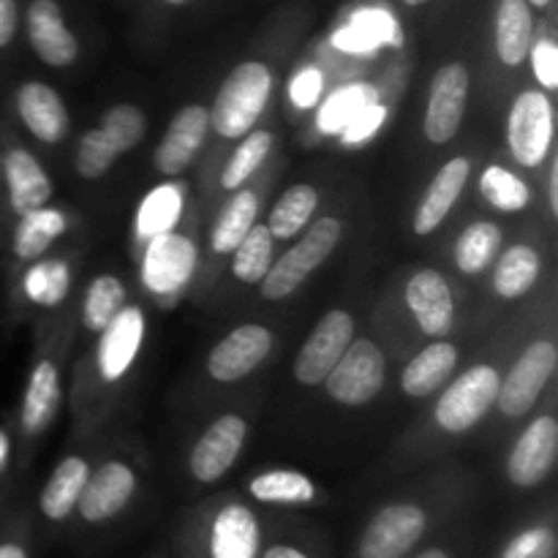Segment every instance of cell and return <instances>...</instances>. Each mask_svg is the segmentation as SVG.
<instances>
[{
	"label": "cell",
	"mask_w": 558,
	"mask_h": 558,
	"mask_svg": "<svg viewBox=\"0 0 558 558\" xmlns=\"http://www.w3.org/2000/svg\"><path fill=\"white\" fill-rule=\"evenodd\" d=\"M272 90V74L259 60H245L223 80L216 101H213L210 125L223 140H238L254 131L256 120L267 107Z\"/></svg>",
	"instance_id": "1"
},
{
	"label": "cell",
	"mask_w": 558,
	"mask_h": 558,
	"mask_svg": "<svg viewBox=\"0 0 558 558\" xmlns=\"http://www.w3.org/2000/svg\"><path fill=\"white\" fill-rule=\"evenodd\" d=\"M343 227L338 218L325 216L319 221L311 223L305 229V234L300 238L298 245L287 251L276 265H270L267 276L262 278V294L267 300H283L305 283V278L316 270L319 265H325L327 256L336 251V245L341 243Z\"/></svg>",
	"instance_id": "2"
},
{
	"label": "cell",
	"mask_w": 558,
	"mask_h": 558,
	"mask_svg": "<svg viewBox=\"0 0 558 558\" xmlns=\"http://www.w3.org/2000/svg\"><path fill=\"white\" fill-rule=\"evenodd\" d=\"M428 534V512L412 501L387 505L371 518L357 543V558H407Z\"/></svg>",
	"instance_id": "3"
},
{
	"label": "cell",
	"mask_w": 558,
	"mask_h": 558,
	"mask_svg": "<svg viewBox=\"0 0 558 558\" xmlns=\"http://www.w3.org/2000/svg\"><path fill=\"white\" fill-rule=\"evenodd\" d=\"M325 381L332 401L343 407H363L385 387V354L368 338H352Z\"/></svg>",
	"instance_id": "4"
},
{
	"label": "cell",
	"mask_w": 558,
	"mask_h": 558,
	"mask_svg": "<svg viewBox=\"0 0 558 558\" xmlns=\"http://www.w3.org/2000/svg\"><path fill=\"white\" fill-rule=\"evenodd\" d=\"M501 376L490 365H477L458 376L436 403V423L450 434H463L488 414L499 396Z\"/></svg>",
	"instance_id": "5"
},
{
	"label": "cell",
	"mask_w": 558,
	"mask_h": 558,
	"mask_svg": "<svg viewBox=\"0 0 558 558\" xmlns=\"http://www.w3.org/2000/svg\"><path fill=\"white\" fill-rule=\"evenodd\" d=\"M507 142H510L512 158L521 167L534 169L545 161L554 142V107L545 93L526 90L512 101Z\"/></svg>",
	"instance_id": "6"
},
{
	"label": "cell",
	"mask_w": 558,
	"mask_h": 558,
	"mask_svg": "<svg viewBox=\"0 0 558 558\" xmlns=\"http://www.w3.org/2000/svg\"><path fill=\"white\" fill-rule=\"evenodd\" d=\"M558 352L550 341H534L521 357L515 360V365L510 368L507 379H501L499 403L501 412L507 417H523L529 409L537 403L539 392L545 390V385L550 381V376L556 374Z\"/></svg>",
	"instance_id": "7"
},
{
	"label": "cell",
	"mask_w": 558,
	"mask_h": 558,
	"mask_svg": "<svg viewBox=\"0 0 558 558\" xmlns=\"http://www.w3.org/2000/svg\"><path fill=\"white\" fill-rule=\"evenodd\" d=\"M354 338V319L347 311H330L322 316L294 360V376L303 385H319L327 379L332 365L347 352L349 341Z\"/></svg>",
	"instance_id": "8"
},
{
	"label": "cell",
	"mask_w": 558,
	"mask_h": 558,
	"mask_svg": "<svg viewBox=\"0 0 558 558\" xmlns=\"http://www.w3.org/2000/svg\"><path fill=\"white\" fill-rule=\"evenodd\" d=\"M469 98V71L463 63H447L436 71L425 109V136L434 145H445L461 129Z\"/></svg>",
	"instance_id": "9"
},
{
	"label": "cell",
	"mask_w": 558,
	"mask_h": 558,
	"mask_svg": "<svg viewBox=\"0 0 558 558\" xmlns=\"http://www.w3.org/2000/svg\"><path fill=\"white\" fill-rule=\"evenodd\" d=\"M558 456V423L554 417H539L523 430L521 439L507 458V477L518 488H537L554 472Z\"/></svg>",
	"instance_id": "10"
},
{
	"label": "cell",
	"mask_w": 558,
	"mask_h": 558,
	"mask_svg": "<svg viewBox=\"0 0 558 558\" xmlns=\"http://www.w3.org/2000/svg\"><path fill=\"white\" fill-rule=\"evenodd\" d=\"M245 434H248V425L238 414H223L221 420H216L194 445V452H191L189 461L191 474L199 483H218L234 466V461H238Z\"/></svg>",
	"instance_id": "11"
},
{
	"label": "cell",
	"mask_w": 558,
	"mask_h": 558,
	"mask_svg": "<svg viewBox=\"0 0 558 558\" xmlns=\"http://www.w3.org/2000/svg\"><path fill=\"white\" fill-rule=\"evenodd\" d=\"M25 31L33 52L47 65L63 69L80 54V41L65 25L58 0H31L25 11Z\"/></svg>",
	"instance_id": "12"
},
{
	"label": "cell",
	"mask_w": 558,
	"mask_h": 558,
	"mask_svg": "<svg viewBox=\"0 0 558 558\" xmlns=\"http://www.w3.org/2000/svg\"><path fill=\"white\" fill-rule=\"evenodd\" d=\"M136 490V477L125 463L109 461L101 469L87 474L76 510L82 521L107 523L125 510Z\"/></svg>",
	"instance_id": "13"
},
{
	"label": "cell",
	"mask_w": 558,
	"mask_h": 558,
	"mask_svg": "<svg viewBox=\"0 0 558 558\" xmlns=\"http://www.w3.org/2000/svg\"><path fill=\"white\" fill-rule=\"evenodd\" d=\"M259 554L262 529L251 507L232 501L210 518L205 558H259Z\"/></svg>",
	"instance_id": "14"
},
{
	"label": "cell",
	"mask_w": 558,
	"mask_h": 558,
	"mask_svg": "<svg viewBox=\"0 0 558 558\" xmlns=\"http://www.w3.org/2000/svg\"><path fill=\"white\" fill-rule=\"evenodd\" d=\"M272 332L262 325H243L229 332L207 357V371L216 381H240L270 354Z\"/></svg>",
	"instance_id": "15"
},
{
	"label": "cell",
	"mask_w": 558,
	"mask_h": 558,
	"mask_svg": "<svg viewBox=\"0 0 558 558\" xmlns=\"http://www.w3.org/2000/svg\"><path fill=\"white\" fill-rule=\"evenodd\" d=\"M207 131H210V112L202 104H191V107L180 109L169 123L167 134H163L161 145L156 147V169L161 174H180L191 161H194L196 150L205 142Z\"/></svg>",
	"instance_id": "16"
},
{
	"label": "cell",
	"mask_w": 558,
	"mask_h": 558,
	"mask_svg": "<svg viewBox=\"0 0 558 558\" xmlns=\"http://www.w3.org/2000/svg\"><path fill=\"white\" fill-rule=\"evenodd\" d=\"M407 303L425 336L441 338L450 332L456 303H452L450 283L439 270L414 272L412 281L407 283Z\"/></svg>",
	"instance_id": "17"
},
{
	"label": "cell",
	"mask_w": 558,
	"mask_h": 558,
	"mask_svg": "<svg viewBox=\"0 0 558 558\" xmlns=\"http://www.w3.org/2000/svg\"><path fill=\"white\" fill-rule=\"evenodd\" d=\"M16 112L36 140L54 145L69 131V112L63 98L44 82H25L16 90Z\"/></svg>",
	"instance_id": "18"
},
{
	"label": "cell",
	"mask_w": 558,
	"mask_h": 558,
	"mask_svg": "<svg viewBox=\"0 0 558 558\" xmlns=\"http://www.w3.org/2000/svg\"><path fill=\"white\" fill-rule=\"evenodd\" d=\"M3 174L5 185H9V205L16 216L47 207L49 196H52V183L36 156L22 147H11L3 158Z\"/></svg>",
	"instance_id": "19"
},
{
	"label": "cell",
	"mask_w": 558,
	"mask_h": 558,
	"mask_svg": "<svg viewBox=\"0 0 558 558\" xmlns=\"http://www.w3.org/2000/svg\"><path fill=\"white\" fill-rule=\"evenodd\" d=\"M142 332H145V319L140 308H123L107 327L101 330V349H98V365L107 381H118L134 363L140 352Z\"/></svg>",
	"instance_id": "20"
},
{
	"label": "cell",
	"mask_w": 558,
	"mask_h": 558,
	"mask_svg": "<svg viewBox=\"0 0 558 558\" xmlns=\"http://www.w3.org/2000/svg\"><path fill=\"white\" fill-rule=\"evenodd\" d=\"M469 172H472V163L469 158H452L445 167L439 169L434 180H430L428 191L420 199L417 213H414V232L417 234H430L434 229L441 227V221L447 218V213L452 210V205L461 196L463 185H466Z\"/></svg>",
	"instance_id": "21"
},
{
	"label": "cell",
	"mask_w": 558,
	"mask_h": 558,
	"mask_svg": "<svg viewBox=\"0 0 558 558\" xmlns=\"http://www.w3.org/2000/svg\"><path fill=\"white\" fill-rule=\"evenodd\" d=\"M194 270V245L178 234H158L147 251L145 278L156 292H178Z\"/></svg>",
	"instance_id": "22"
},
{
	"label": "cell",
	"mask_w": 558,
	"mask_h": 558,
	"mask_svg": "<svg viewBox=\"0 0 558 558\" xmlns=\"http://www.w3.org/2000/svg\"><path fill=\"white\" fill-rule=\"evenodd\" d=\"M534 44V16L529 0H501L496 9V52L505 65H521Z\"/></svg>",
	"instance_id": "23"
},
{
	"label": "cell",
	"mask_w": 558,
	"mask_h": 558,
	"mask_svg": "<svg viewBox=\"0 0 558 558\" xmlns=\"http://www.w3.org/2000/svg\"><path fill=\"white\" fill-rule=\"evenodd\" d=\"M60 407V376L49 360L33 368L31 379H27L25 398H22V412H20V425L27 436H36L52 423V417L58 414Z\"/></svg>",
	"instance_id": "24"
},
{
	"label": "cell",
	"mask_w": 558,
	"mask_h": 558,
	"mask_svg": "<svg viewBox=\"0 0 558 558\" xmlns=\"http://www.w3.org/2000/svg\"><path fill=\"white\" fill-rule=\"evenodd\" d=\"M458 365V349L452 343L439 341L425 347L401 376V390L412 398H425L439 390Z\"/></svg>",
	"instance_id": "25"
},
{
	"label": "cell",
	"mask_w": 558,
	"mask_h": 558,
	"mask_svg": "<svg viewBox=\"0 0 558 558\" xmlns=\"http://www.w3.org/2000/svg\"><path fill=\"white\" fill-rule=\"evenodd\" d=\"M87 474H90V466L82 458L71 456L65 461H60L52 477H49V483L44 485L41 499H38L44 518H49L54 523L65 521L76 510V501H80L82 488H85Z\"/></svg>",
	"instance_id": "26"
},
{
	"label": "cell",
	"mask_w": 558,
	"mask_h": 558,
	"mask_svg": "<svg viewBox=\"0 0 558 558\" xmlns=\"http://www.w3.org/2000/svg\"><path fill=\"white\" fill-rule=\"evenodd\" d=\"M539 272H543V259H539L537 251L529 248V245H512L496 262L494 287L505 300H518L532 292Z\"/></svg>",
	"instance_id": "27"
},
{
	"label": "cell",
	"mask_w": 558,
	"mask_h": 558,
	"mask_svg": "<svg viewBox=\"0 0 558 558\" xmlns=\"http://www.w3.org/2000/svg\"><path fill=\"white\" fill-rule=\"evenodd\" d=\"M248 494L262 505L300 507L316 501V485L305 474L276 469V472H265L251 480Z\"/></svg>",
	"instance_id": "28"
},
{
	"label": "cell",
	"mask_w": 558,
	"mask_h": 558,
	"mask_svg": "<svg viewBox=\"0 0 558 558\" xmlns=\"http://www.w3.org/2000/svg\"><path fill=\"white\" fill-rule=\"evenodd\" d=\"M316 205H319V191H316L314 185L308 183L292 185V189H289L270 210L267 229H270L272 238L278 240L294 238V234H300L305 227H308Z\"/></svg>",
	"instance_id": "29"
},
{
	"label": "cell",
	"mask_w": 558,
	"mask_h": 558,
	"mask_svg": "<svg viewBox=\"0 0 558 558\" xmlns=\"http://www.w3.org/2000/svg\"><path fill=\"white\" fill-rule=\"evenodd\" d=\"M63 227V216L58 210H49V207L25 213V216H20V223H16L14 254L22 262L38 259L60 238Z\"/></svg>",
	"instance_id": "30"
},
{
	"label": "cell",
	"mask_w": 558,
	"mask_h": 558,
	"mask_svg": "<svg viewBox=\"0 0 558 558\" xmlns=\"http://www.w3.org/2000/svg\"><path fill=\"white\" fill-rule=\"evenodd\" d=\"M256 207H259V202H256L254 191H238L227 202L223 213L218 216L216 227H213V251L216 254H229V251L238 248L240 240L254 227Z\"/></svg>",
	"instance_id": "31"
},
{
	"label": "cell",
	"mask_w": 558,
	"mask_h": 558,
	"mask_svg": "<svg viewBox=\"0 0 558 558\" xmlns=\"http://www.w3.org/2000/svg\"><path fill=\"white\" fill-rule=\"evenodd\" d=\"M501 248V229L490 221H477L463 229V234L456 243V262L461 272L477 276L490 262L499 256Z\"/></svg>",
	"instance_id": "32"
},
{
	"label": "cell",
	"mask_w": 558,
	"mask_h": 558,
	"mask_svg": "<svg viewBox=\"0 0 558 558\" xmlns=\"http://www.w3.org/2000/svg\"><path fill=\"white\" fill-rule=\"evenodd\" d=\"M272 234L267 229V223H254L248 229L243 240L234 248V262H232V272L238 281L243 283H259L262 278L267 276L272 265Z\"/></svg>",
	"instance_id": "33"
},
{
	"label": "cell",
	"mask_w": 558,
	"mask_h": 558,
	"mask_svg": "<svg viewBox=\"0 0 558 558\" xmlns=\"http://www.w3.org/2000/svg\"><path fill=\"white\" fill-rule=\"evenodd\" d=\"M272 150V134L270 131H248L243 140V145L232 153L227 169L221 174V185L227 191H238L256 169L262 167V161L267 158V153Z\"/></svg>",
	"instance_id": "34"
},
{
	"label": "cell",
	"mask_w": 558,
	"mask_h": 558,
	"mask_svg": "<svg viewBox=\"0 0 558 558\" xmlns=\"http://www.w3.org/2000/svg\"><path fill=\"white\" fill-rule=\"evenodd\" d=\"M480 191H483L485 199L501 213H518L529 205L532 199V191L529 185L518 178L515 172L505 167H488L480 178Z\"/></svg>",
	"instance_id": "35"
},
{
	"label": "cell",
	"mask_w": 558,
	"mask_h": 558,
	"mask_svg": "<svg viewBox=\"0 0 558 558\" xmlns=\"http://www.w3.org/2000/svg\"><path fill=\"white\" fill-rule=\"evenodd\" d=\"M125 289L114 276H98L90 283L85 298V325L87 330L101 332L114 316L123 311Z\"/></svg>",
	"instance_id": "36"
},
{
	"label": "cell",
	"mask_w": 558,
	"mask_h": 558,
	"mask_svg": "<svg viewBox=\"0 0 558 558\" xmlns=\"http://www.w3.org/2000/svg\"><path fill=\"white\" fill-rule=\"evenodd\" d=\"M180 218V191L174 185H161L145 199L140 210V234L142 238H158L167 234Z\"/></svg>",
	"instance_id": "37"
},
{
	"label": "cell",
	"mask_w": 558,
	"mask_h": 558,
	"mask_svg": "<svg viewBox=\"0 0 558 558\" xmlns=\"http://www.w3.org/2000/svg\"><path fill=\"white\" fill-rule=\"evenodd\" d=\"M145 114H142L140 107H134V104H118V107H112L104 114L98 129L112 142L114 150L123 156L131 147L140 145V140L145 136Z\"/></svg>",
	"instance_id": "38"
},
{
	"label": "cell",
	"mask_w": 558,
	"mask_h": 558,
	"mask_svg": "<svg viewBox=\"0 0 558 558\" xmlns=\"http://www.w3.org/2000/svg\"><path fill=\"white\" fill-rule=\"evenodd\" d=\"M120 153L114 150L112 142L104 136L101 129H90L80 140V150H76V172L85 180H98L109 172Z\"/></svg>",
	"instance_id": "39"
},
{
	"label": "cell",
	"mask_w": 558,
	"mask_h": 558,
	"mask_svg": "<svg viewBox=\"0 0 558 558\" xmlns=\"http://www.w3.org/2000/svg\"><path fill=\"white\" fill-rule=\"evenodd\" d=\"M65 289H69V270L65 265H36L25 278V292L31 294L36 303L54 305L63 300Z\"/></svg>",
	"instance_id": "40"
},
{
	"label": "cell",
	"mask_w": 558,
	"mask_h": 558,
	"mask_svg": "<svg viewBox=\"0 0 558 558\" xmlns=\"http://www.w3.org/2000/svg\"><path fill=\"white\" fill-rule=\"evenodd\" d=\"M558 539L550 526L523 529L521 534L510 539L499 558H556Z\"/></svg>",
	"instance_id": "41"
},
{
	"label": "cell",
	"mask_w": 558,
	"mask_h": 558,
	"mask_svg": "<svg viewBox=\"0 0 558 558\" xmlns=\"http://www.w3.org/2000/svg\"><path fill=\"white\" fill-rule=\"evenodd\" d=\"M529 58H532V71L537 76L539 85L545 90H556L558 87V49L550 38H539L537 44H532L529 49Z\"/></svg>",
	"instance_id": "42"
},
{
	"label": "cell",
	"mask_w": 558,
	"mask_h": 558,
	"mask_svg": "<svg viewBox=\"0 0 558 558\" xmlns=\"http://www.w3.org/2000/svg\"><path fill=\"white\" fill-rule=\"evenodd\" d=\"M319 93H322V76L316 74L314 69L303 71L292 85V98L300 104V107H311V104L319 98Z\"/></svg>",
	"instance_id": "43"
},
{
	"label": "cell",
	"mask_w": 558,
	"mask_h": 558,
	"mask_svg": "<svg viewBox=\"0 0 558 558\" xmlns=\"http://www.w3.org/2000/svg\"><path fill=\"white\" fill-rule=\"evenodd\" d=\"M20 27V3L16 0H0V52L11 47Z\"/></svg>",
	"instance_id": "44"
},
{
	"label": "cell",
	"mask_w": 558,
	"mask_h": 558,
	"mask_svg": "<svg viewBox=\"0 0 558 558\" xmlns=\"http://www.w3.org/2000/svg\"><path fill=\"white\" fill-rule=\"evenodd\" d=\"M259 558H311V556L305 554V550L294 548V545L278 543V545H270L267 550H262Z\"/></svg>",
	"instance_id": "45"
},
{
	"label": "cell",
	"mask_w": 558,
	"mask_h": 558,
	"mask_svg": "<svg viewBox=\"0 0 558 558\" xmlns=\"http://www.w3.org/2000/svg\"><path fill=\"white\" fill-rule=\"evenodd\" d=\"M0 558H31L25 543L14 537H0Z\"/></svg>",
	"instance_id": "46"
},
{
	"label": "cell",
	"mask_w": 558,
	"mask_h": 558,
	"mask_svg": "<svg viewBox=\"0 0 558 558\" xmlns=\"http://www.w3.org/2000/svg\"><path fill=\"white\" fill-rule=\"evenodd\" d=\"M550 210H554V216H558V161L550 169Z\"/></svg>",
	"instance_id": "47"
},
{
	"label": "cell",
	"mask_w": 558,
	"mask_h": 558,
	"mask_svg": "<svg viewBox=\"0 0 558 558\" xmlns=\"http://www.w3.org/2000/svg\"><path fill=\"white\" fill-rule=\"evenodd\" d=\"M412 558H452V556L447 554L445 548H428V550H423V554H417V556H412Z\"/></svg>",
	"instance_id": "48"
},
{
	"label": "cell",
	"mask_w": 558,
	"mask_h": 558,
	"mask_svg": "<svg viewBox=\"0 0 558 558\" xmlns=\"http://www.w3.org/2000/svg\"><path fill=\"white\" fill-rule=\"evenodd\" d=\"M548 3H550V0H529V5H537V9H545Z\"/></svg>",
	"instance_id": "49"
},
{
	"label": "cell",
	"mask_w": 558,
	"mask_h": 558,
	"mask_svg": "<svg viewBox=\"0 0 558 558\" xmlns=\"http://www.w3.org/2000/svg\"><path fill=\"white\" fill-rule=\"evenodd\" d=\"M401 3L403 5H425V3H428V0H401Z\"/></svg>",
	"instance_id": "50"
},
{
	"label": "cell",
	"mask_w": 558,
	"mask_h": 558,
	"mask_svg": "<svg viewBox=\"0 0 558 558\" xmlns=\"http://www.w3.org/2000/svg\"><path fill=\"white\" fill-rule=\"evenodd\" d=\"M163 3H167V5H185L189 0H163Z\"/></svg>",
	"instance_id": "51"
}]
</instances>
